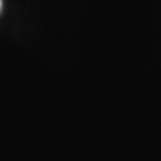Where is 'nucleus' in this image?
Returning a JSON list of instances; mask_svg holds the SVG:
<instances>
[{
	"instance_id": "obj_1",
	"label": "nucleus",
	"mask_w": 161,
	"mask_h": 161,
	"mask_svg": "<svg viewBox=\"0 0 161 161\" xmlns=\"http://www.w3.org/2000/svg\"><path fill=\"white\" fill-rule=\"evenodd\" d=\"M0 10H2V0H0Z\"/></svg>"
}]
</instances>
